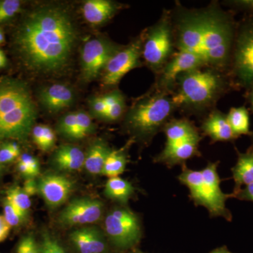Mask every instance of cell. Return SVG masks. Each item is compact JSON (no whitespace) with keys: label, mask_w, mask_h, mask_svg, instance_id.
<instances>
[{"label":"cell","mask_w":253,"mask_h":253,"mask_svg":"<svg viewBox=\"0 0 253 253\" xmlns=\"http://www.w3.org/2000/svg\"><path fill=\"white\" fill-rule=\"evenodd\" d=\"M41 246L42 253H66L59 241L46 233L43 234Z\"/></svg>","instance_id":"obj_34"},{"label":"cell","mask_w":253,"mask_h":253,"mask_svg":"<svg viewBox=\"0 0 253 253\" xmlns=\"http://www.w3.org/2000/svg\"><path fill=\"white\" fill-rule=\"evenodd\" d=\"M6 64V58L4 53L0 49V68H4Z\"/></svg>","instance_id":"obj_44"},{"label":"cell","mask_w":253,"mask_h":253,"mask_svg":"<svg viewBox=\"0 0 253 253\" xmlns=\"http://www.w3.org/2000/svg\"><path fill=\"white\" fill-rule=\"evenodd\" d=\"M233 178L235 183L234 193L237 192L243 186L253 183V150L239 154L237 162L232 168Z\"/></svg>","instance_id":"obj_22"},{"label":"cell","mask_w":253,"mask_h":253,"mask_svg":"<svg viewBox=\"0 0 253 253\" xmlns=\"http://www.w3.org/2000/svg\"><path fill=\"white\" fill-rule=\"evenodd\" d=\"M104 227L110 241L118 249H130L140 240V222L127 208L112 210L105 218Z\"/></svg>","instance_id":"obj_8"},{"label":"cell","mask_w":253,"mask_h":253,"mask_svg":"<svg viewBox=\"0 0 253 253\" xmlns=\"http://www.w3.org/2000/svg\"><path fill=\"white\" fill-rule=\"evenodd\" d=\"M0 172H1V167H0Z\"/></svg>","instance_id":"obj_48"},{"label":"cell","mask_w":253,"mask_h":253,"mask_svg":"<svg viewBox=\"0 0 253 253\" xmlns=\"http://www.w3.org/2000/svg\"><path fill=\"white\" fill-rule=\"evenodd\" d=\"M17 253H42L41 246L37 243L34 236H24L18 245Z\"/></svg>","instance_id":"obj_35"},{"label":"cell","mask_w":253,"mask_h":253,"mask_svg":"<svg viewBox=\"0 0 253 253\" xmlns=\"http://www.w3.org/2000/svg\"><path fill=\"white\" fill-rule=\"evenodd\" d=\"M18 169L21 174L27 176L28 178H33L34 176H36L34 173L32 172L31 169L26 164L19 161H18Z\"/></svg>","instance_id":"obj_42"},{"label":"cell","mask_w":253,"mask_h":253,"mask_svg":"<svg viewBox=\"0 0 253 253\" xmlns=\"http://www.w3.org/2000/svg\"><path fill=\"white\" fill-rule=\"evenodd\" d=\"M4 217L10 226H16L22 222L25 217L7 199L4 203Z\"/></svg>","instance_id":"obj_33"},{"label":"cell","mask_w":253,"mask_h":253,"mask_svg":"<svg viewBox=\"0 0 253 253\" xmlns=\"http://www.w3.org/2000/svg\"><path fill=\"white\" fill-rule=\"evenodd\" d=\"M111 151L104 141H95L85 154L84 166L87 172L92 174H102L104 163Z\"/></svg>","instance_id":"obj_23"},{"label":"cell","mask_w":253,"mask_h":253,"mask_svg":"<svg viewBox=\"0 0 253 253\" xmlns=\"http://www.w3.org/2000/svg\"><path fill=\"white\" fill-rule=\"evenodd\" d=\"M33 141L42 151H47L54 146L56 136L49 126L39 125L32 129Z\"/></svg>","instance_id":"obj_28"},{"label":"cell","mask_w":253,"mask_h":253,"mask_svg":"<svg viewBox=\"0 0 253 253\" xmlns=\"http://www.w3.org/2000/svg\"><path fill=\"white\" fill-rule=\"evenodd\" d=\"M20 154L19 146L16 143H9L0 149V163H6L14 161Z\"/></svg>","instance_id":"obj_36"},{"label":"cell","mask_w":253,"mask_h":253,"mask_svg":"<svg viewBox=\"0 0 253 253\" xmlns=\"http://www.w3.org/2000/svg\"><path fill=\"white\" fill-rule=\"evenodd\" d=\"M6 199L26 218L31 209V201L30 196L23 189L19 186L10 188L6 191Z\"/></svg>","instance_id":"obj_27"},{"label":"cell","mask_w":253,"mask_h":253,"mask_svg":"<svg viewBox=\"0 0 253 253\" xmlns=\"http://www.w3.org/2000/svg\"><path fill=\"white\" fill-rule=\"evenodd\" d=\"M140 253V252H138V253Z\"/></svg>","instance_id":"obj_49"},{"label":"cell","mask_w":253,"mask_h":253,"mask_svg":"<svg viewBox=\"0 0 253 253\" xmlns=\"http://www.w3.org/2000/svg\"><path fill=\"white\" fill-rule=\"evenodd\" d=\"M250 99H251V105H252V107L253 109V86L251 87V95H250Z\"/></svg>","instance_id":"obj_47"},{"label":"cell","mask_w":253,"mask_h":253,"mask_svg":"<svg viewBox=\"0 0 253 253\" xmlns=\"http://www.w3.org/2000/svg\"><path fill=\"white\" fill-rule=\"evenodd\" d=\"M219 162L209 163L202 170H194L184 166L179 180L189 190L190 196L196 206H204L214 217L231 221L232 215L226 207L229 195L221 191L218 175Z\"/></svg>","instance_id":"obj_6"},{"label":"cell","mask_w":253,"mask_h":253,"mask_svg":"<svg viewBox=\"0 0 253 253\" xmlns=\"http://www.w3.org/2000/svg\"><path fill=\"white\" fill-rule=\"evenodd\" d=\"M117 10V4L109 0H88L82 7L86 22L96 26L109 21Z\"/></svg>","instance_id":"obj_19"},{"label":"cell","mask_w":253,"mask_h":253,"mask_svg":"<svg viewBox=\"0 0 253 253\" xmlns=\"http://www.w3.org/2000/svg\"><path fill=\"white\" fill-rule=\"evenodd\" d=\"M18 161L26 164L31 169L32 172L34 173L35 176H37L39 174V161L36 158L32 156L31 155L27 154H23L22 156H21Z\"/></svg>","instance_id":"obj_38"},{"label":"cell","mask_w":253,"mask_h":253,"mask_svg":"<svg viewBox=\"0 0 253 253\" xmlns=\"http://www.w3.org/2000/svg\"><path fill=\"white\" fill-rule=\"evenodd\" d=\"M126 109V99L123 95L116 102L113 103L107 108V111L104 118V121H110V122L118 121L122 117Z\"/></svg>","instance_id":"obj_32"},{"label":"cell","mask_w":253,"mask_h":253,"mask_svg":"<svg viewBox=\"0 0 253 253\" xmlns=\"http://www.w3.org/2000/svg\"><path fill=\"white\" fill-rule=\"evenodd\" d=\"M120 49L104 38L86 42L81 51L82 74L84 80L89 82L99 77L106 63Z\"/></svg>","instance_id":"obj_9"},{"label":"cell","mask_w":253,"mask_h":253,"mask_svg":"<svg viewBox=\"0 0 253 253\" xmlns=\"http://www.w3.org/2000/svg\"><path fill=\"white\" fill-rule=\"evenodd\" d=\"M231 253L230 251H228L226 248L223 247L220 248V249H218L215 250V251H212V253Z\"/></svg>","instance_id":"obj_45"},{"label":"cell","mask_w":253,"mask_h":253,"mask_svg":"<svg viewBox=\"0 0 253 253\" xmlns=\"http://www.w3.org/2000/svg\"><path fill=\"white\" fill-rule=\"evenodd\" d=\"M85 154L77 146L63 145L53 156V163L61 170H79L84 166Z\"/></svg>","instance_id":"obj_20"},{"label":"cell","mask_w":253,"mask_h":253,"mask_svg":"<svg viewBox=\"0 0 253 253\" xmlns=\"http://www.w3.org/2000/svg\"><path fill=\"white\" fill-rule=\"evenodd\" d=\"M199 139H194L166 144L162 152L158 155L156 161L169 167L181 164L186 160L199 155Z\"/></svg>","instance_id":"obj_17"},{"label":"cell","mask_w":253,"mask_h":253,"mask_svg":"<svg viewBox=\"0 0 253 253\" xmlns=\"http://www.w3.org/2000/svg\"><path fill=\"white\" fill-rule=\"evenodd\" d=\"M89 106L91 113L94 116L100 119L104 120L107 111V106L102 96L91 98L89 101Z\"/></svg>","instance_id":"obj_37"},{"label":"cell","mask_w":253,"mask_h":253,"mask_svg":"<svg viewBox=\"0 0 253 253\" xmlns=\"http://www.w3.org/2000/svg\"><path fill=\"white\" fill-rule=\"evenodd\" d=\"M134 188L129 181L120 176L109 178L105 186V195L121 204H125L134 194Z\"/></svg>","instance_id":"obj_24"},{"label":"cell","mask_w":253,"mask_h":253,"mask_svg":"<svg viewBox=\"0 0 253 253\" xmlns=\"http://www.w3.org/2000/svg\"><path fill=\"white\" fill-rule=\"evenodd\" d=\"M236 4L239 5L241 7L246 8L253 10V0H246V1H236Z\"/></svg>","instance_id":"obj_43"},{"label":"cell","mask_w":253,"mask_h":253,"mask_svg":"<svg viewBox=\"0 0 253 253\" xmlns=\"http://www.w3.org/2000/svg\"><path fill=\"white\" fill-rule=\"evenodd\" d=\"M4 34H3V32L0 29V44H2L3 42H4Z\"/></svg>","instance_id":"obj_46"},{"label":"cell","mask_w":253,"mask_h":253,"mask_svg":"<svg viewBox=\"0 0 253 253\" xmlns=\"http://www.w3.org/2000/svg\"><path fill=\"white\" fill-rule=\"evenodd\" d=\"M127 159L123 150L112 151L106 158L102 174L109 178L116 177L126 169Z\"/></svg>","instance_id":"obj_26"},{"label":"cell","mask_w":253,"mask_h":253,"mask_svg":"<svg viewBox=\"0 0 253 253\" xmlns=\"http://www.w3.org/2000/svg\"><path fill=\"white\" fill-rule=\"evenodd\" d=\"M201 129L212 141H228L236 139L227 116L219 111H212L205 120Z\"/></svg>","instance_id":"obj_18"},{"label":"cell","mask_w":253,"mask_h":253,"mask_svg":"<svg viewBox=\"0 0 253 253\" xmlns=\"http://www.w3.org/2000/svg\"><path fill=\"white\" fill-rule=\"evenodd\" d=\"M70 240L80 253H104L106 243L96 227H83L70 234Z\"/></svg>","instance_id":"obj_16"},{"label":"cell","mask_w":253,"mask_h":253,"mask_svg":"<svg viewBox=\"0 0 253 253\" xmlns=\"http://www.w3.org/2000/svg\"><path fill=\"white\" fill-rule=\"evenodd\" d=\"M234 197L242 201H251L253 203V183L245 186L234 194H231Z\"/></svg>","instance_id":"obj_39"},{"label":"cell","mask_w":253,"mask_h":253,"mask_svg":"<svg viewBox=\"0 0 253 253\" xmlns=\"http://www.w3.org/2000/svg\"><path fill=\"white\" fill-rule=\"evenodd\" d=\"M36 108L22 83L0 84V139H26L36 119Z\"/></svg>","instance_id":"obj_4"},{"label":"cell","mask_w":253,"mask_h":253,"mask_svg":"<svg viewBox=\"0 0 253 253\" xmlns=\"http://www.w3.org/2000/svg\"><path fill=\"white\" fill-rule=\"evenodd\" d=\"M174 48L172 14L164 11L157 23L146 32L142 56L147 66L158 74L174 55Z\"/></svg>","instance_id":"obj_7"},{"label":"cell","mask_w":253,"mask_h":253,"mask_svg":"<svg viewBox=\"0 0 253 253\" xmlns=\"http://www.w3.org/2000/svg\"><path fill=\"white\" fill-rule=\"evenodd\" d=\"M104 212V204L99 200L83 198L73 200L63 210L59 217L60 224L75 226L92 224L99 221Z\"/></svg>","instance_id":"obj_13"},{"label":"cell","mask_w":253,"mask_h":253,"mask_svg":"<svg viewBox=\"0 0 253 253\" xmlns=\"http://www.w3.org/2000/svg\"><path fill=\"white\" fill-rule=\"evenodd\" d=\"M39 99L43 107L48 111L58 113L72 106L75 94L69 86L54 84L41 91Z\"/></svg>","instance_id":"obj_15"},{"label":"cell","mask_w":253,"mask_h":253,"mask_svg":"<svg viewBox=\"0 0 253 253\" xmlns=\"http://www.w3.org/2000/svg\"><path fill=\"white\" fill-rule=\"evenodd\" d=\"M234 72L238 81L247 87L253 86V22L241 27L235 41Z\"/></svg>","instance_id":"obj_11"},{"label":"cell","mask_w":253,"mask_h":253,"mask_svg":"<svg viewBox=\"0 0 253 253\" xmlns=\"http://www.w3.org/2000/svg\"><path fill=\"white\" fill-rule=\"evenodd\" d=\"M11 226L4 219V216L0 215V242H2L9 235Z\"/></svg>","instance_id":"obj_41"},{"label":"cell","mask_w":253,"mask_h":253,"mask_svg":"<svg viewBox=\"0 0 253 253\" xmlns=\"http://www.w3.org/2000/svg\"><path fill=\"white\" fill-rule=\"evenodd\" d=\"M23 190L30 197L32 196H36L39 193L38 183L33 178H28L25 181Z\"/></svg>","instance_id":"obj_40"},{"label":"cell","mask_w":253,"mask_h":253,"mask_svg":"<svg viewBox=\"0 0 253 253\" xmlns=\"http://www.w3.org/2000/svg\"><path fill=\"white\" fill-rule=\"evenodd\" d=\"M201 67L206 66L196 55L188 51H177L158 73L154 89L170 94L174 91L176 81L181 75Z\"/></svg>","instance_id":"obj_12"},{"label":"cell","mask_w":253,"mask_h":253,"mask_svg":"<svg viewBox=\"0 0 253 253\" xmlns=\"http://www.w3.org/2000/svg\"><path fill=\"white\" fill-rule=\"evenodd\" d=\"M172 20L177 51L196 55L206 67L221 71L227 66L234 46V26L225 11L215 5L191 10L179 6Z\"/></svg>","instance_id":"obj_2"},{"label":"cell","mask_w":253,"mask_h":253,"mask_svg":"<svg viewBox=\"0 0 253 253\" xmlns=\"http://www.w3.org/2000/svg\"><path fill=\"white\" fill-rule=\"evenodd\" d=\"M143 41L136 40L113 55L102 73V83L104 85L117 84L126 73L140 65Z\"/></svg>","instance_id":"obj_10"},{"label":"cell","mask_w":253,"mask_h":253,"mask_svg":"<svg viewBox=\"0 0 253 253\" xmlns=\"http://www.w3.org/2000/svg\"><path fill=\"white\" fill-rule=\"evenodd\" d=\"M226 116L228 122L236 137L251 134L249 113L244 106L232 108Z\"/></svg>","instance_id":"obj_25"},{"label":"cell","mask_w":253,"mask_h":253,"mask_svg":"<svg viewBox=\"0 0 253 253\" xmlns=\"http://www.w3.org/2000/svg\"><path fill=\"white\" fill-rule=\"evenodd\" d=\"M57 129L60 134L65 137L72 140H78L76 113H68L60 118Z\"/></svg>","instance_id":"obj_29"},{"label":"cell","mask_w":253,"mask_h":253,"mask_svg":"<svg viewBox=\"0 0 253 253\" xmlns=\"http://www.w3.org/2000/svg\"><path fill=\"white\" fill-rule=\"evenodd\" d=\"M78 140L86 137L93 132L94 129V123L87 113L83 111H77Z\"/></svg>","instance_id":"obj_30"},{"label":"cell","mask_w":253,"mask_h":253,"mask_svg":"<svg viewBox=\"0 0 253 253\" xmlns=\"http://www.w3.org/2000/svg\"><path fill=\"white\" fill-rule=\"evenodd\" d=\"M172 95L176 109L199 113L214 106L226 88L220 71L201 67L184 73L176 81Z\"/></svg>","instance_id":"obj_3"},{"label":"cell","mask_w":253,"mask_h":253,"mask_svg":"<svg viewBox=\"0 0 253 253\" xmlns=\"http://www.w3.org/2000/svg\"><path fill=\"white\" fill-rule=\"evenodd\" d=\"M163 129L167 139L166 144L194 139L201 140V136L196 126L187 119L169 121Z\"/></svg>","instance_id":"obj_21"},{"label":"cell","mask_w":253,"mask_h":253,"mask_svg":"<svg viewBox=\"0 0 253 253\" xmlns=\"http://www.w3.org/2000/svg\"><path fill=\"white\" fill-rule=\"evenodd\" d=\"M21 7V1L18 0H4L0 1V23L15 16Z\"/></svg>","instance_id":"obj_31"},{"label":"cell","mask_w":253,"mask_h":253,"mask_svg":"<svg viewBox=\"0 0 253 253\" xmlns=\"http://www.w3.org/2000/svg\"><path fill=\"white\" fill-rule=\"evenodd\" d=\"M76 38V27L67 11L46 6L28 15L18 32L17 44L30 68L51 73L67 65Z\"/></svg>","instance_id":"obj_1"},{"label":"cell","mask_w":253,"mask_h":253,"mask_svg":"<svg viewBox=\"0 0 253 253\" xmlns=\"http://www.w3.org/2000/svg\"><path fill=\"white\" fill-rule=\"evenodd\" d=\"M176 109L172 96L154 89L126 113V127L139 139L151 140L167 124Z\"/></svg>","instance_id":"obj_5"},{"label":"cell","mask_w":253,"mask_h":253,"mask_svg":"<svg viewBox=\"0 0 253 253\" xmlns=\"http://www.w3.org/2000/svg\"><path fill=\"white\" fill-rule=\"evenodd\" d=\"M40 194L49 208H57L66 202L74 186L67 176L58 174H47L38 181Z\"/></svg>","instance_id":"obj_14"}]
</instances>
